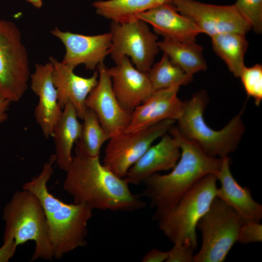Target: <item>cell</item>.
Returning <instances> with one entry per match:
<instances>
[{"label": "cell", "instance_id": "9", "mask_svg": "<svg viewBox=\"0 0 262 262\" xmlns=\"http://www.w3.org/2000/svg\"><path fill=\"white\" fill-rule=\"evenodd\" d=\"M110 33L109 54L116 64L128 57L139 70L147 73L150 70L160 49L158 36L147 23L139 19L126 23L112 21Z\"/></svg>", "mask_w": 262, "mask_h": 262}, {"label": "cell", "instance_id": "15", "mask_svg": "<svg viewBox=\"0 0 262 262\" xmlns=\"http://www.w3.org/2000/svg\"><path fill=\"white\" fill-rule=\"evenodd\" d=\"M53 69L50 62L45 64H36L34 72L30 76L31 89L38 98L34 117L47 139L52 136L54 127L63 111L52 81Z\"/></svg>", "mask_w": 262, "mask_h": 262}, {"label": "cell", "instance_id": "6", "mask_svg": "<svg viewBox=\"0 0 262 262\" xmlns=\"http://www.w3.org/2000/svg\"><path fill=\"white\" fill-rule=\"evenodd\" d=\"M217 178L209 174L157 220L160 230L173 244L191 243L197 249L196 225L216 196Z\"/></svg>", "mask_w": 262, "mask_h": 262}, {"label": "cell", "instance_id": "29", "mask_svg": "<svg viewBox=\"0 0 262 262\" xmlns=\"http://www.w3.org/2000/svg\"><path fill=\"white\" fill-rule=\"evenodd\" d=\"M262 241V225L260 222L249 221L242 226L237 242L246 245Z\"/></svg>", "mask_w": 262, "mask_h": 262}, {"label": "cell", "instance_id": "26", "mask_svg": "<svg viewBox=\"0 0 262 262\" xmlns=\"http://www.w3.org/2000/svg\"><path fill=\"white\" fill-rule=\"evenodd\" d=\"M154 91L186 85L193 76L186 73L164 53L160 61L153 65L147 72Z\"/></svg>", "mask_w": 262, "mask_h": 262}, {"label": "cell", "instance_id": "19", "mask_svg": "<svg viewBox=\"0 0 262 262\" xmlns=\"http://www.w3.org/2000/svg\"><path fill=\"white\" fill-rule=\"evenodd\" d=\"M221 166L215 174L220 186L217 187L216 196L232 208L245 222H260L262 218V205L252 196L247 186H242L232 176L230 169V159L222 158Z\"/></svg>", "mask_w": 262, "mask_h": 262}, {"label": "cell", "instance_id": "25", "mask_svg": "<svg viewBox=\"0 0 262 262\" xmlns=\"http://www.w3.org/2000/svg\"><path fill=\"white\" fill-rule=\"evenodd\" d=\"M82 120V132L75 149L89 157H99L102 146L110 136L91 109L87 108Z\"/></svg>", "mask_w": 262, "mask_h": 262}, {"label": "cell", "instance_id": "32", "mask_svg": "<svg viewBox=\"0 0 262 262\" xmlns=\"http://www.w3.org/2000/svg\"><path fill=\"white\" fill-rule=\"evenodd\" d=\"M168 255V251H163L157 248H153L145 254L143 257L141 262H165Z\"/></svg>", "mask_w": 262, "mask_h": 262}, {"label": "cell", "instance_id": "28", "mask_svg": "<svg viewBox=\"0 0 262 262\" xmlns=\"http://www.w3.org/2000/svg\"><path fill=\"white\" fill-rule=\"evenodd\" d=\"M257 33L262 31V0H237L233 4Z\"/></svg>", "mask_w": 262, "mask_h": 262}, {"label": "cell", "instance_id": "31", "mask_svg": "<svg viewBox=\"0 0 262 262\" xmlns=\"http://www.w3.org/2000/svg\"><path fill=\"white\" fill-rule=\"evenodd\" d=\"M17 246L13 239L4 240L0 247V262H8L14 256Z\"/></svg>", "mask_w": 262, "mask_h": 262}, {"label": "cell", "instance_id": "2", "mask_svg": "<svg viewBox=\"0 0 262 262\" xmlns=\"http://www.w3.org/2000/svg\"><path fill=\"white\" fill-rule=\"evenodd\" d=\"M169 133L178 141L180 156L171 171L165 175L154 173L142 182V196L155 209L152 219L157 220L174 207L188 191L209 174L215 175L220 170L222 159L206 155L195 143L181 136L176 127Z\"/></svg>", "mask_w": 262, "mask_h": 262}, {"label": "cell", "instance_id": "3", "mask_svg": "<svg viewBox=\"0 0 262 262\" xmlns=\"http://www.w3.org/2000/svg\"><path fill=\"white\" fill-rule=\"evenodd\" d=\"M55 162L52 154L40 173L25 182L22 189L33 193L40 200L47 220L53 258L60 259L86 246L88 224L94 210L85 204L66 203L49 192L48 183L53 173Z\"/></svg>", "mask_w": 262, "mask_h": 262}, {"label": "cell", "instance_id": "18", "mask_svg": "<svg viewBox=\"0 0 262 262\" xmlns=\"http://www.w3.org/2000/svg\"><path fill=\"white\" fill-rule=\"evenodd\" d=\"M180 156L177 140L169 133L151 145L129 169L124 178L129 185H139L157 172L172 169Z\"/></svg>", "mask_w": 262, "mask_h": 262}, {"label": "cell", "instance_id": "1", "mask_svg": "<svg viewBox=\"0 0 262 262\" xmlns=\"http://www.w3.org/2000/svg\"><path fill=\"white\" fill-rule=\"evenodd\" d=\"M66 172L63 187L74 203L114 212H133L146 207V203L131 191L125 179L110 171L99 157H89L75 149Z\"/></svg>", "mask_w": 262, "mask_h": 262}, {"label": "cell", "instance_id": "17", "mask_svg": "<svg viewBox=\"0 0 262 262\" xmlns=\"http://www.w3.org/2000/svg\"><path fill=\"white\" fill-rule=\"evenodd\" d=\"M49 61L53 66L52 81L61 107L63 109L66 103H71L79 118L82 119L87 108V97L98 82V70L90 77L85 78L77 75L74 69L53 57H49Z\"/></svg>", "mask_w": 262, "mask_h": 262}, {"label": "cell", "instance_id": "20", "mask_svg": "<svg viewBox=\"0 0 262 262\" xmlns=\"http://www.w3.org/2000/svg\"><path fill=\"white\" fill-rule=\"evenodd\" d=\"M136 18L150 24L155 33L165 39L193 41L202 33L194 22L180 13L172 3H164L140 13Z\"/></svg>", "mask_w": 262, "mask_h": 262}, {"label": "cell", "instance_id": "33", "mask_svg": "<svg viewBox=\"0 0 262 262\" xmlns=\"http://www.w3.org/2000/svg\"><path fill=\"white\" fill-rule=\"evenodd\" d=\"M11 102L0 97V125L8 119V111Z\"/></svg>", "mask_w": 262, "mask_h": 262}, {"label": "cell", "instance_id": "8", "mask_svg": "<svg viewBox=\"0 0 262 262\" xmlns=\"http://www.w3.org/2000/svg\"><path fill=\"white\" fill-rule=\"evenodd\" d=\"M27 51L21 34L13 22L0 19V97L19 101L30 77Z\"/></svg>", "mask_w": 262, "mask_h": 262}, {"label": "cell", "instance_id": "4", "mask_svg": "<svg viewBox=\"0 0 262 262\" xmlns=\"http://www.w3.org/2000/svg\"><path fill=\"white\" fill-rule=\"evenodd\" d=\"M208 102L204 91L182 101V114L176 128L181 136L195 143L206 155L222 158L236 149L244 133L242 118L244 107L222 129L215 131L204 120V112Z\"/></svg>", "mask_w": 262, "mask_h": 262}, {"label": "cell", "instance_id": "23", "mask_svg": "<svg viewBox=\"0 0 262 262\" xmlns=\"http://www.w3.org/2000/svg\"><path fill=\"white\" fill-rule=\"evenodd\" d=\"M173 0H98L92 3L97 14L118 23L128 22L136 16Z\"/></svg>", "mask_w": 262, "mask_h": 262}, {"label": "cell", "instance_id": "14", "mask_svg": "<svg viewBox=\"0 0 262 262\" xmlns=\"http://www.w3.org/2000/svg\"><path fill=\"white\" fill-rule=\"evenodd\" d=\"M107 72L114 93L122 106L130 112L143 103L153 92L147 73L137 69L124 57Z\"/></svg>", "mask_w": 262, "mask_h": 262}, {"label": "cell", "instance_id": "7", "mask_svg": "<svg viewBox=\"0 0 262 262\" xmlns=\"http://www.w3.org/2000/svg\"><path fill=\"white\" fill-rule=\"evenodd\" d=\"M245 222L224 201L216 196L196 225L202 237L199 251L193 262H223L237 242Z\"/></svg>", "mask_w": 262, "mask_h": 262}, {"label": "cell", "instance_id": "10", "mask_svg": "<svg viewBox=\"0 0 262 262\" xmlns=\"http://www.w3.org/2000/svg\"><path fill=\"white\" fill-rule=\"evenodd\" d=\"M175 121L164 120L142 130L110 138L102 164L117 176L124 178L129 169L156 140L169 131Z\"/></svg>", "mask_w": 262, "mask_h": 262}, {"label": "cell", "instance_id": "16", "mask_svg": "<svg viewBox=\"0 0 262 262\" xmlns=\"http://www.w3.org/2000/svg\"><path fill=\"white\" fill-rule=\"evenodd\" d=\"M179 87L154 91L132 112L131 122L125 132L145 129L166 119L178 120L183 112L182 101L178 97Z\"/></svg>", "mask_w": 262, "mask_h": 262}, {"label": "cell", "instance_id": "12", "mask_svg": "<svg viewBox=\"0 0 262 262\" xmlns=\"http://www.w3.org/2000/svg\"><path fill=\"white\" fill-rule=\"evenodd\" d=\"M97 68L98 82L87 96L85 104L95 112L111 138L125 131L131 122L132 112L124 108L117 100L104 63L99 64Z\"/></svg>", "mask_w": 262, "mask_h": 262}, {"label": "cell", "instance_id": "22", "mask_svg": "<svg viewBox=\"0 0 262 262\" xmlns=\"http://www.w3.org/2000/svg\"><path fill=\"white\" fill-rule=\"evenodd\" d=\"M158 45L160 50L190 76L193 77L194 74L207 68L202 54L203 48L195 41H180L164 38L158 41Z\"/></svg>", "mask_w": 262, "mask_h": 262}, {"label": "cell", "instance_id": "11", "mask_svg": "<svg viewBox=\"0 0 262 262\" xmlns=\"http://www.w3.org/2000/svg\"><path fill=\"white\" fill-rule=\"evenodd\" d=\"M172 4L181 14L192 20L202 33L211 37L227 32L246 33L250 25L234 5H217L195 0H173Z\"/></svg>", "mask_w": 262, "mask_h": 262}, {"label": "cell", "instance_id": "21", "mask_svg": "<svg viewBox=\"0 0 262 262\" xmlns=\"http://www.w3.org/2000/svg\"><path fill=\"white\" fill-rule=\"evenodd\" d=\"M76 111L71 103H66L53 131L55 162L64 171L72 159L74 145L80 137L82 125L78 120Z\"/></svg>", "mask_w": 262, "mask_h": 262}, {"label": "cell", "instance_id": "24", "mask_svg": "<svg viewBox=\"0 0 262 262\" xmlns=\"http://www.w3.org/2000/svg\"><path fill=\"white\" fill-rule=\"evenodd\" d=\"M245 34L227 32L211 37L213 50L236 77H239L245 66L244 57L248 46Z\"/></svg>", "mask_w": 262, "mask_h": 262}, {"label": "cell", "instance_id": "34", "mask_svg": "<svg viewBox=\"0 0 262 262\" xmlns=\"http://www.w3.org/2000/svg\"><path fill=\"white\" fill-rule=\"evenodd\" d=\"M36 8H40L42 5V0H26Z\"/></svg>", "mask_w": 262, "mask_h": 262}, {"label": "cell", "instance_id": "27", "mask_svg": "<svg viewBox=\"0 0 262 262\" xmlns=\"http://www.w3.org/2000/svg\"><path fill=\"white\" fill-rule=\"evenodd\" d=\"M239 77L247 96L253 98L256 105H259L262 100V66H245Z\"/></svg>", "mask_w": 262, "mask_h": 262}, {"label": "cell", "instance_id": "30", "mask_svg": "<svg viewBox=\"0 0 262 262\" xmlns=\"http://www.w3.org/2000/svg\"><path fill=\"white\" fill-rule=\"evenodd\" d=\"M196 249L190 243L173 244L168 251V255L165 262H193L194 251Z\"/></svg>", "mask_w": 262, "mask_h": 262}, {"label": "cell", "instance_id": "5", "mask_svg": "<svg viewBox=\"0 0 262 262\" xmlns=\"http://www.w3.org/2000/svg\"><path fill=\"white\" fill-rule=\"evenodd\" d=\"M2 220L5 223L3 240L13 239L17 246L34 241L35 248L31 261L52 259L46 214L33 193L23 189L16 191L4 207Z\"/></svg>", "mask_w": 262, "mask_h": 262}, {"label": "cell", "instance_id": "13", "mask_svg": "<svg viewBox=\"0 0 262 262\" xmlns=\"http://www.w3.org/2000/svg\"><path fill=\"white\" fill-rule=\"evenodd\" d=\"M51 33L61 41L66 48L62 62L73 69L83 65L86 69L94 70L110 54L112 46L110 33L86 35L63 32L57 27Z\"/></svg>", "mask_w": 262, "mask_h": 262}]
</instances>
